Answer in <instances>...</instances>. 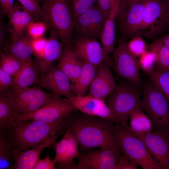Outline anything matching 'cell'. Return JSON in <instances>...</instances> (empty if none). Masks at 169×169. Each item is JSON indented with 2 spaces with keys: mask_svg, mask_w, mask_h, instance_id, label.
Segmentation results:
<instances>
[{
  "mask_svg": "<svg viewBox=\"0 0 169 169\" xmlns=\"http://www.w3.org/2000/svg\"><path fill=\"white\" fill-rule=\"evenodd\" d=\"M80 112L74 115L73 113L68 117L64 130L69 131L76 137L84 154L98 147L110 146L120 149L113 131L116 122Z\"/></svg>",
  "mask_w": 169,
  "mask_h": 169,
  "instance_id": "1",
  "label": "cell"
},
{
  "mask_svg": "<svg viewBox=\"0 0 169 169\" xmlns=\"http://www.w3.org/2000/svg\"><path fill=\"white\" fill-rule=\"evenodd\" d=\"M68 117L50 123L35 120L18 122L6 131L7 135L14 150H25L46 141L64 130Z\"/></svg>",
  "mask_w": 169,
  "mask_h": 169,
  "instance_id": "2",
  "label": "cell"
},
{
  "mask_svg": "<svg viewBox=\"0 0 169 169\" xmlns=\"http://www.w3.org/2000/svg\"><path fill=\"white\" fill-rule=\"evenodd\" d=\"M42 14L40 19L53 30L64 47L71 46L75 23L69 0H41Z\"/></svg>",
  "mask_w": 169,
  "mask_h": 169,
  "instance_id": "3",
  "label": "cell"
},
{
  "mask_svg": "<svg viewBox=\"0 0 169 169\" xmlns=\"http://www.w3.org/2000/svg\"><path fill=\"white\" fill-rule=\"evenodd\" d=\"M113 132L122 153L143 169H162L152 157L143 141L128 128L115 123Z\"/></svg>",
  "mask_w": 169,
  "mask_h": 169,
  "instance_id": "4",
  "label": "cell"
},
{
  "mask_svg": "<svg viewBox=\"0 0 169 169\" xmlns=\"http://www.w3.org/2000/svg\"><path fill=\"white\" fill-rule=\"evenodd\" d=\"M143 96L140 105L151 120L154 131L169 129V100L151 82L143 87Z\"/></svg>",
  "mask_w": 169,
  "mask_h": 169,
  "instance_id": "5",
  "label": "cell"
},
{
  "mask_svg": "<svg viewBox=\"0 0 169 169\" xmlns=\"http://www.w3.org/2000/svg\"><path fill=\"white\" fill-rule=\"evenodd\" d=\"M142 93L138 87L132 84H121L117 85L105 102L109 108L117 117L120 123L128 128L129 113L140 106Z\"/></svg>",
  "mask_w": 169,
  "mask_h": 169,
  "instance_id": "6",
  "label": "cell"
},
{
  "mask_svg": "<svg viewBox=\"0 0 169 169\" xmlns=\"http://www.w3.org/2000/svg\"><path fill=\"white\" fill-rule=\"evenodd\" d=\"M13 102L20 114L33 111L50 102L54 95L39 88L28 87L21 89H10L2 94Z\"/></svg>",
  "mask_w": 169,
  "mask_h": 169,
  "instance_id": "7",
  "label": "cell"
},
{
  "mask_svg": "<svg viewBox=\"0 0 169 169\" xmlns=\"http://www.w3.org/2000/svg\"><path fill=\"white\" fill-rule=\"evenodd\" d=\"M76 110L65 99L54 95L53 100L37 110L26 114H19L13 123L35 120L50 123L67 117Z\"/></svg>",
  "mask_w": 169,
  "mask_h": 169,
  "instance_id": "8",
  "label": "cell"
},
{
  "mask_svg": "<svg viewBox=\"0 0 169 169\" xmlns=\"http://www.w3.org/2000/svg\"><path fill=\"white\" fill-rule=\"evenodd\" d=\"M113 66L118 75L139 87L141 80L138 59L128 50L127 43L120 39L113 53Z\"/></svg>",
  "mask_w": 169,
  "mask_h": 169,
  "instance_id": "9",
  "label": "cell"
},
{
  "mask_svg": "<svg viewBox=\"0 0 169 169\" xmlns=\"http://www.w3.org/2000/svg\"><path fill=\"white\" fill-rule=\"evenodd\" d=\"M145 8L142 23L137 35L154 36L166 27L167 5L162 0H141Z\"/></svg>",
  "mask_w": 169,
  "mask_h": 169,
  "instance_id": "10",
  "label": "cell"
},
{
  "mask_svg": "<svg viewBox=\"0 0 169 169\" xmlns=\"http://www.w3.org/2000/svg\"><path fill=\"white\" fill-rule=\"evenodd\" d=\"M120 149L106 146L98 150L83 154L79 152L77 158L76 169H115L122 156Z\"/></svg>",
  "mask_w": 169,
  "mask_h": 169,
  "instance_id": "11",
  "label": "cell"
},
{
  "mask_svg": "<svg viewBox=\"0 0 169 169\" xmlns=\"http://www.w3.org/2000/svg\"><path fill=\"white\" fill-rule=\"evenodd\" d=\"M107 18L97 5L80 14L75 19V25L73 33L75 38L100 39Z\"/></svg>",
  "mask_w": 169,
  "mask_h": 169,
  "instance_id": "12",
  "label": "cell"
},
{
  "mask_svg": "<svg viewBox=\"0 0 169 169\" xmlns=\"http://www.w3.org/2000/svg\"><path fill=\"white\" fill-rule=\"evenodd\" d=\"M73 49L83 61L98 67L107 64L113 66L112 62L97 39L87 38H78L73 40Z\"/></svg>",
  "mask_w": 169,
  "mask_h": 169,
  "instance_id": "13",
  "label": "cell"
},
{
  "mask_svg": "<svg viewBox=\"0 0 169 169\" xmlns=\"http://www.w3.org/2000/svg\"><path fill=\"white\" fill-rule=\"evenodd\" d=\"M65 100L76 110L88 115L111 120L120 124L119 119L105 100L89 95H73Z\"/></svg>",
  "mask_w": 169,
  "mask_h": 169,
  "instance_id": "14",
  "label": "cell"
},
{
  "mask_svg": "<svg viewBox=\"0 0 169 169\" xmlns=\"http://www.w3.org/2000/svg\"><path fill=\"white\" fill-rule=\"evenodd\" d=\"M162 169H169V129H160L138 137Z\"/></svg>",
  "mask_w": 169,
  "mask_h": 169,
  "instance_id": "15",
  "label": "cell"
},
{
  "mask_svg": "<svg viewBox=\"0 0 169 169\" xmlns=\"http://www.w3.org/2000/svg\"><path fill=\"white\" fill-rule=\"evenodd\" d=\"M67 75L58 67L51 66L39 78L38 84L54 95L68 98L73 95L72 84Z\"/></svg>",
  "mask_w": 169,
  "mask_h": 169,
  "instance_id": "16",
  "label": "cell"
},
{
  "mask_svg": "<svg viewBox=\"0 0 169 169\" xmlns=\"http://www.w3.org/2000/svg\"><path fill=\"white\" fill-rule=\"evenodd\" d=\"M109 67L105 64L98 67L88 95L105 101L107 97L113 92L117 85Z\"/></svg>",
  "mask_w": 169,
  "mask_h": 169,
  "instance_id": "17",
  "label": "cell"
},
{
  "mask_svg": "<svg viewBox=\"0 0 169 169\" xmlns=\"http://www.w3.org/2000/svg\"><path fill=\"white\" fill-rule=\"evenodd\" d=\"M58 136L30 149L18 151L14 150L13 152L14 163L10 168L13 169H34L40 159L43 150L56 142Z\"/></svg>",
  "mask_w": 169,
  "mask_h": 169,
  "instance_id": "18",
  "label": "cell"
},
{
  "mask_svg": "<svg viewBox=\"0 0 169 169\" xmlns=\"http://www.w3.org/2000/svg\"><path fill=\"white\" fill-rule=\"evenodd\" d=\"M50 34L42 56L37 59L36 65L41 76L52 66V63L61 56L63 50V44L59 41V38L53 30L49 29Z\"/></svg>",
  "mask_w": 169,
  "mask_h": 169,
  "instance_id": "19",
  "label": "cell"
},
{
  "mask_svg": "<svg viewBox=\"0 0 169 169\" xmlns=\"http://www.w3.org/2000/svg\"><path fill=\"white\" fill-rule=\"evenodd\" d=\"M8 17L9 19L8 28L10 33L11 40L25 32L29 25L37 20L17 3L14 4L13 10Z\"/></svg>",
  "mask_w": 169,
  "mask_h": 169,
  "instance_id": "20",
  "label": "cell"
},
{
  "mask_svg": "<svg viewBox=\"0 0 169 169\" xmlns=\"http://www.w3.org/2000/svg\"><path fill=\"white\" fill-rule=\"evenodd\" d=\"M83 63L72 46L66 47L59 59L58 67L74 83L81 73Z\"/></svg>",
  "mask_w": 169,
  "mask_h": 169,
  "instance_id": "21",
  "label": "cell"
},
{
  "mask_svg": "<svg viewBox=\"0 0 169 169\" xmlns=\"http://www.w3.org/2000/svg\"><path fill=\"white\" fill-rule=\"evenodd\" d=\"M121 1V0H115L105 22L101 36V44L108 54L113 52L114 50L115 20L120 8Z\"/></svg>",
  "mask_w": 169,
  "mask_h": 169,
  "instance_id": "22",
  "label": "cell"
},
{
  "mask_svg": "<svg viewBox=\"0 0 169 169\" xmlns=\"http://www.w3.org/2000/svg\"><path fill=\"white\" fill-rule=\"evenodd\" d=\"M32 39L26 31L11 40L10 43L4 48V53L23 61L29 60L33 53Z\"/></svg>",
  "mask_w": 169,
  "mask_h": 169,
  "instance_id": "23",
  "label": "cell"
},
{
  "mask_svg": "<svg viewBox=\"0 0 169 169\" xmlns=\"http://www.w3.org/2000/svg\"><path fill=\"white\" fill-rule=\"evenodd\" d=\"M144 12V5L140 1L129 5L122 24L123 29L125 33L137 35L143 21Z\"/></svg>",
  "mask_w": 169,
  "mask_h": 169,
  "instance_id": "24",
  "label": "cell"
},
{
  "mask_svg": "<svg viewBox=\"0 0 169 169\" xmlns=\"http://www.w3.org/2000/svg\"><path fill=\"white\" fill-rule=\"evenodd\" d=\"M39 78L35 64L32 59L26 62L20 71L13 77L12 88L21 89L38 83Z\"/></svg>",
  "mask_w": 169,
  "mask_h": 169,
  "instance_id": "25",
  "label": "cell"
},
{
  "mask_svg": "<svg viewBox=\"0 0 169 169\" xmlns=\"http://www.w3.org/2000/svg\"><path fill=\"white\" fill-rule=\"evenodd\" d=\"M129 119L130 125L128 129L137 137L145 135L153 131L151 120L143 111L140 106L131 111Z\"/></svg>",
  "mask_w": 169,
  "mask_h": 169,
  "instance_id": "26",
  "label": "cell"
},
{
  "mask_svg": "<svg viewBox=\"0 0 169 169\" xmlns=\"http://www.w3.org/2000/svg\"><path fill=\"white\" fill-rule=\"evenodd\" d=\"M98 68L97 66L83 61L81 73L72 84V92L73 95H84L90 88Z\"/></svg>",
  "mask_w": 169,
  "mask_h": 169,
  "instance_id": "27",
  "label": "cell"
},
{
  "mask_svg": "<svg viewBox=\"0 0 169 169\" xmlns=\"http://www.w3.org/2000/svg\"><path fill=\"white\" fill-rule=\"evenodd\" d=\"M19 114L12 101L3 94L0 95V129L6 131L12 126Z\"/></svg>",
  "mask_w": 169,
  "mask_h": 169,
  "instance_id": "28",
  "label": "cell"
},
{
  "mask_svg": "<svg viewBox=\"0 0 169 169\" xmlns=\"http://www.w3.org/2000/svg\"><path fill=\"white\" fill-rule=\"evenodd\" d=\"M146 74L150 81L165 95L169 100V71L155 67Z\"/></svg>",
  "mask_w": 169,
  "mask_h": 169,
  "instance_id": "29",
  "label": "cell"
},
{
  "mask_svg": "<svg viewBox=\"0 0 169 169\" xmlns=\"http://www.w3.org/2000/svg\"><path fill=\"white\" fill-rule=\"evenodd\" d=\"M26 61L2 52L0 54V69L13 77L22 69Z\"/></svg>",
  "mask_w": 169,
  "mask_h": 169,
  "instance_id": "30",
  "label": "cell"
},
{
  "mask_svg": "<svg viewBox=\"0 0 169 169\" xmlns=\"http://www.w3.org/2000/svg\"><path fill=\"white\" fill-rule=\"evenodd\" d=\"M14 147L7 135L1 132L0 136V169L10 168V162L14 160Z\"/></svg>",
  "mask_w": 169,
  "mask_h": 169,
  "instance_id": "31",
  "label": "cell"
},
{
  "mask_svg": "<svg viewBox=\"0 0 169 169\" xmlns=\"http://www.w3.org/2000/svg\"><path fill=\"white\" fill-rule=\"evenodd\" d=\"M148 48L156 54V67L169 71V49L158 39L149 44Z\"/></svg>",
  "mask_w": 169,
  "mask_h": 169,
  "instance_id": "32",
  "label": "cell"
},
{
  "mask_svg": "<svg viewBox=\"0 0 169 169\" xmlns=\"http://www.w3.org/2000/svg\"><path fill=\"white\" fill-rule=\"evenodd\" d=\"M68 131L69 132V135L65 154L62 162L59 164V165L73 161V159L77 158L79 152L78 150L79 144L78 139L74 135Z\"/></svg>",
  "mask_w": 169,
  "mask_h": 169,
  "instance_id": "33",
  "label": "cell"
},
{
  "mask_svg": "<svg viewBox=\"0 0 169 169\" xmlns=\"http://www.w3.org/2000/svg\"><path fill=\"white\" fill-rule=\"evenodd\" d=\"M71 10L75 19L78 16L93 6L96 0H69Z\"/></svg>",
  "mask_w": 169,
  "mask_h": 169,
  "instance_id": "34",
  "label": "cell"
},
{
  "mask_svg": "<svg viewBox=\"0 0 169 169\" xmlns=\"http://www.w3.org/2000/svg\"><path fill=\"white\" fill-rule=\"evenodd\" d=\"M139 58L138 60L140 68L146 73L151 71L155 67L157 57L154 52L147 50Z\"/></svg>",
  "mask_w": 169,
  "mask_h": 169,
  "instance_id": "35",
  "label": "cell"
},
{
  "mask_svg": "<svg viewBox=\"0 0 169 169\" xmlns=\"http://www.w3.org/2000/svg\"><path fill=\"white\" fill-rule=\"evenodd\" d=\"M35 21L29 25L26 30L28 34L32 39L44 36L48 29V26L45 22L41 20Z\"/></svg>",
  "mask_w": 169,
  "mask_h": 169,
  "instance_id": "36",
  "label": "cell"
},
{
  "mask_svg": "<svg viewBox=\"0 0 169 169\" xmlns=\"http://www.w3.org/2000/svg\"><path fill=\"white\" fill-rule=\"evenodd\" d=\"M129 51L136 57H139L147 51V46L144 40L140 37H134L127 43Z\"/></svg>",
  "mask_w": 169,
  "mask_h": 169,
  "instance_id": "37",
  "label": "cell"
},
{
  "mask_svg": "<svg viewBox=\"0 0 169 169\" xmlns=\"http://www.w3.org/2000/svg\"><path fill=\"white\" fill-rule=\"evenodd\" d=\"M24 9L37 20L40 19L42 12L37 0H17Z\"/></svg>",
  "mask_w": 169,
  "mask_h": 169,
  "instance_id": "38",
  "label": "cell"
},
{
  "mask_svg": "<svg viewBox=\"0 0 169 169\" xmlns=\"http://www.w3.org/2000/svg\"><path fill=\"white\" fill-rule=\"evenodd\" d=\"M69 132L66 131L61 140L58 142L54 143L55 154L54 160L56 163H61L64 159L67 147Z\"/></svg>",
  "mask_w": 169,
  "mask_h": 169,
  "instance_id": "39",
  "label": "cell"
},
{
  "mask_svg": "<svg viewBox=\"0 0 169 169\" xmlns=\"http://www.w3.org/2000/svg\"><path fill=\"white\" fill-rule=\"evenodd\" d=\"M48 42V39L44 36L33 39L32 46L33 50V54L37 59L42 56Z\"/></svg>",
  "mask_w": 169,
  "mask_h": 169,
  "instance_id": "40",
  "label": "cell"
},
{
  "mask_svg": "<svg viewBox=\"0 0 169 169\" xmlns=\"http://www.w3.org/2000/svg\"><path fill=\"white\" fill-rule=\"evenodd\" d=\"M13 77L0 69V93L2 94L12 87Z\"/></svg>",
  "mask_w": 169,
  "mask_h": 169,
  "instance_id": "41",
  "label": "cell"
},
{
  "mask_svg": "<svg viewBox=\"0 0 169 169\" xmlns=\"http://www.w3.org/2000/svg\"><path fill=\"white\" fill-rule=\"evenodd\" d=\"M138 165L125 155L120 158L115 169H137Z\"/></svg>",
  "mask_w": 169,
  "mask_h": 169,
  "instance_id": "42",
  "label": "cell"
},
{
  "mask_svg": "<svg viewBox=\"0 0 169 169\" xmlns=\"http://www.w3.org/2000/svg\"><path fill=\"white\" fill-rule=\"evenodd\" d=\"M55 163L54 161L52 160L49 155H47L44 158L39 159L34 169H55Z\"/></svg>",
  "mask_w": 169,
  "mask_h": 169,
  "instance_id": "43",
  "label": "cell"
},
{
  "mask_svg": "<svg viewBox=\"0 0 169 169\" xmlns=\"http://www.w3.org/2000/svg\"><path fill=\"white\" fill-rule=\"evenodd\" d=\"M3 16L0 15V44L1 46L5 44L7 39L8 33H10L8 27L3 22Z\"/></svg>",
  "mask_w": 169,
  "mask_h": 169,
  "instance_id": "44",
  "label": "cell"
},
{
  "mask_svg": "<svg viewBox=\"0 0 169 169\" xmlns=\"http://www.w3.org/2000/svg\"><path fill=\"white\" fill-rule=\"evenodd\" d=\"M97 6L108 18L110 8L115 0H96Z\"/></svg>",
  "mask_w": 169,
  "mask_h": 169,
  "instance_id": "45",
  "label": "cell"
},
{
  "mask_svg": "<svg viewBox=\"0 0 169 169\" xmlns=\"http://www.w3.org/2000/svg\"><path fill=\"white\" fill-rule=\"evenodd\" d=\"M0 15H8V5L7 0H0Z\"/></svg>",
  "mask_w": 169,
  "mask_h": 169,
  "instance_id": "46",
  "label": "cell"
},
{
  "mask_svg": "<svg viewBox=\"0 0 169 169\" xmlns=\"http://www.w3.org/2000/svg\"><path fill=\"white\" fill-rule=\"evenodd\" d=\"M158 40L169 49V33L161 38Z\"/></svg>",
  "mask_w": 169,
  "mask_h": 169,
  "instance_id": "47",
  "label": "cell"
},
{
  "mask_svg": "<svg viewBox=\"0 0 169 169\" xmlns=\"http://www.w3.org/2000/svg\"><path fill=\"white\" fill-rule=\"evenodd\" d=\"M15 0H7L8 5V17L13 12L14 8V2Z\"/></svg>",
  "mask_w": 169,
  "mask_h": 169,
  "instance_id": "48",
  "label": "cell"
},
{
  "mask_svg": "<svg viewBox=\"0 0 169 169\" xmlns=\"http://www.w3.org/2000/svg\"><path fill=\"white\" fill-rule=\"evenodd\" d=\"M141 0H123V2L121 1L124 4H127L128 5L139 2Z\"/></svg>",
  "mask_w": 169,
  "mask_h": 169,
  "instance_id": "49",
  "label": "cell"
},
{
  "mask_svg": "<svg viewBox=\"0 0 169 169\" xmlns=\"http://www.w3.org/2000/svg\"><path fill=\"white\" fill-rule=\"evenodd\" d=\"M166 27L169 28V5H167L166 13Z\"/></svg>",
  "mask_w": 169,
  "mask_h": 169,
  "instance_id": "50",
  "label": "cell"
}]
</instances>
